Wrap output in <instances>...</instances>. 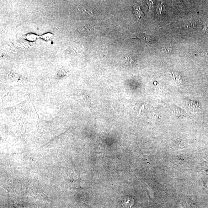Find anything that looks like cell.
<instances>
[{
  "instance_id": "cell-1",
  "label": "cell",
  "mask_w": 208,
  "mask_h": 208,
  "mask_svg": "<svg viewBox=\"0 0 208 208\" xmlns=\"http://www.w3.org/2000/svg\"><path fill=\"white\" fill-rule=\"evenodd\" d=\"M133 13L136 17V18L141 20L145 17L144 14L140 8L139 5L138 4H135L133 7Z\"/></svg>"
},
{
  "instance_id": "cell-2",
  "label": "cell",
  "mask_w": 208,
  "mask_h": 208,
  "mask_svg": "<svg viewBox=\"0 0 208 208\" xmlns=\"http://www.w3.org/2000/svg\"><path fill=\"white\" fill-rule=\"evenodd\" d=\"M199 22L197 21H192L185 22L183 24L182 26L187 29H194L199 26Z\"/></svg>"
},
{
  "instance_id": "cell-3",
  "label": "cell",
  "mask_w": 208,
  "mask_h": 208,
  "mask_svg": "<svg viewBox=\"0 0 208 208\" xmlns=\"http://www.w3.org/2000/svg\"><path fill=\"white\" fill-rule=\"evenodd\" d=\"M173 51V48L171 45H166L162 47V51L163 53L170 54Z\"/></svg>"
},
{
  "instance_id": "cell-4",
  "label": "cell",
  "mask_w": 208,
  "mask_h": 208,
  "mask_svg": "<svg viewBox=\"0 0 208 208\" xmlns=\"http://www.w3.org/2000/svg\"><path fill=\"white\" fill-rule=\"evenodd\" d=\"M53 37V35L52 34L48 33L42 35L41 37L43 40H46V41H49L52 39Z\"/></svg>"
},
{
  "instance_id": "cell-5",
  "label": "cell",
  "mask_w": 208,
  "mask_h": 208,
  "mask_svg": "<svg viewBox=\"0 0 208 208\" xmlns=\"http://www.w3.org/2000/svg\"><path fill=\"white\" fill-rule=\"evenodd\" d=\"M38 37L37 35L33 34H29L27 35L26 38L27 40L30 41H34L37 39Z\"/></svg>"
},
{
  "instance_id": "cell-6",
  "label": "cell",
  "mask_w": 208,
  "mask_h": 208,
  "mask_svg": "<svg viewBox=\"0 0 208 208\" xmlns=\"http://www.w3.org/2000/svg\"><path fill=\"white\" fill-rule=\"evenodd\" d=\"M126 61L130 64H132L134 62V60L131 58L130 56H127L126 57Z\"/></svg>"
},
{
  "instance_id": "cell-7",
  "label": "cell",
  "mask_w": 208,
  "mask_h": 208,
  "mask_svg": "<svg viewBox=\"0 0 208 208\" xmlns=\"http://www.w3.org/2000/svg\"><path fill=\"white\" fill-rule=\"evenodd\" d=\"M202 31L204 33L208 34V23L205 25L202 29Z\"/></svg>"
}]
</instances>
